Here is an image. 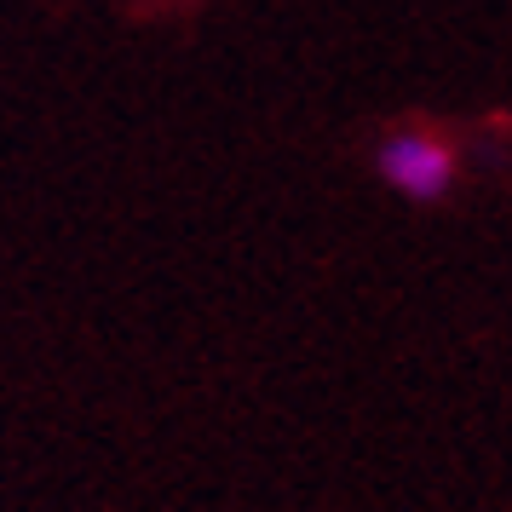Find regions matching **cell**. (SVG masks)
<instances>
[{
    "label": "cell",
    "instance_id": "cell-1",
    "mask_svg": "<svg viewBox=\"0 0 512 512\" xmlns=\"http://www.w3.org/2000/svg\"><path fill=\"white\" fill-rule=\"evenodd\" d=\"M380 179L397 190V196H409V202H438L449 179H455V156H449V144L432 139V133H392V139L380 144Z\"/></svg>",
    "mask_w": 512,
    "mask_h": 512
}]
</instances>
